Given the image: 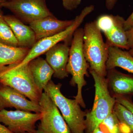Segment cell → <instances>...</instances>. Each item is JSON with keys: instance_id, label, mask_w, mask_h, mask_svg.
I'll list each match as a JSON object with an SVG mask.
<instances>
[{"instance_id": "obj_1", "label": "cell", "mask_w": 133, "mask_h": 133, "mask_svg": "<svg viewBox=\"0 0 133 133\" xmlns=\"http://www.w3.org/2000/svg\"><path fill=\"white\" fill-rule=\"evenodd\" d=\"M83 30V51L89 69L105 77L107 74L106 64L110 46L104 42L95 21L86 23Z\"/></svg>"}, {"instance_id": "obj_2", "label": "cell", "mask_w": 133, "mask_h": 133, "mask_svg": "<svg viewBox=\"0 0 133 133\" xmlns=\"http://www.w3.org/2000/svg\"><path fill=\"white\" fill-rule=\"evenodd\" d=\"M89 70L94 81L95 95L92 109L86 115V129L88 133L97 128L112 112L116 102L115 98L110 94L107 78L93 70Z\"/></svg>"}, {"instance_id": "obj_3", "label": "cell", "mask_w": 133, "mask_h": 133, "mask_svg": "<svg viewBox=\"0 0 133 133\" xmlns=\"http://www.w3.org/2000/svg\"><path fill=\"white\" fill-rule=\"evenodd\" d=\"M84 30L78 28L75 31L70 48L69 60L66 69L69 74L71 75V84L77 86V95L75 99L81 107L85 108L86 105L83 99L82 90L87 84L85 79L88 74V69L90 68L86 59L83 51Z\"/></svg>"}, {"instance_id": "obj_4", "label": "cell", "mask_w": 133, "mask_h": 133, "mask_svg": "<svg viewBox=\"0 0 133 133\" xmlns=\"http://www.w3.org/2000/svg\"><path fill=\"white\" fill-rule=\"evenodd\" d=\"M62 86L60 83L56 84L51 80L44 90L60 110L71 133H84L86 129L87 112L81 109L76 99H70L63 95L60 90Z\"/></svg>"}, {"instance_id": "obj_5", "label": "cell", "mask_w": 133, "mask_h": 133, "mask_svg": "<svg viewBox=\"0 0 133 133\" xmlns=\"http://www.w3.org/2000/svg\"><path fill=\"white\" fill-rule=\"evenodd\" d=\"M0 83L12 87L39 104L42 93L36 85L29 63L20 67L11 64L3 68L0 70Z\"/></svg>"}, {"instance_id": "obj_6", "label": "cell", "mask_w": 133, "mask_h": 133, "mask_svg": "<svg viewBox=\"0 0 133 133\" xmlns=\"http://www.w3.org/2000/svg\"><path fill=\"white\" fill-rule=\"evenodd\" d=\"M93 5L85 7L78 15L74 19V22L65 30L55 35L45 37L37 41L30 50L28 54L21 63L16 64V67H20L28 64L32 59L45 53L54 45L63 41H68L72 38L75 31L82 24L86 17L94 10Z\"/></svg>"}, {"instance_id": "obj_7", "label": "cell", "mask_w": 133, "mask_h": 133, "mask_svg": "<svg viewBox=\"0 0 133 133\" xmlns=\"http://www.w3.org/2000/svg\"><path fill=\"white\" fill-rule=\"evenodd\" d=\"M46 0H7L2 7L9 10L25 24L54 15L47 6Z\"/></svg>"}, {"instance_id": "obj_8", "label": "cell", "mask_w": 133, "mask_h": 133, "mask_svg": "<svg viewBox=\"0 0 133 133\" xmlns=\"http://www.w3.org/2000/svg\"><path fill=\"white\" fill-rule=\"evenodd\" d=\"M125 20L120 16L103 15L98 17L96 24L104 33L109 46L129 50L126 30L124 27Z\"/></svg>"}, {"instance_id": "obj_9", "label": "cell", "mask_w": 133, "mask_h": 133, "mask_svg": "<svg viewBox=\"0 0 133 133\" xmlns=\"http://www.w3.org/2000/svg\"><path fill=\"white\" fill-rule=\"evenodd\" d=\"M42 116L39 125L49 133H71L57 107L49 95L43 92L39 102Z\"/></svg>"}, {"instance_id": "obj_10", "label": "cell", "mask_w": 133, "mask_h": 133, "mask_svg": "<svg viewBox=\"0 0 133 133\" xmlns=\"http://www.w3.org/2000/svg\"><path fill=\"white\" fill-rule=\"evenodd\" d=\"M41 113H32L22 110L0 111V123L15 133H33L36 124L41 118Z\"/></svg>"}, {"instance_id": "obj_11", "label": "cell", "mask_w": 133, "mask_h": 133, "mask_svg": "<svg viewBox=\"0 0 133 133\" xmlns=\"http://www.w3.org/2000/svg\"><path fill=\"white\" fill-rule=\"evenodd\" d=\"M24 95L9 86L0 83V111L8 108L41 113L39 104L27 99Z\"/></svg>"}, {"instance_id": "obj_12", "label": "cell", "mask_w": 133, "mask_h": 133, "mask_svg": "<svg viewBox=\"0 0 133 133\" xmlns=\"http://www.w3.org/2000/svg\"><path fill=\"white\" fill-rule=\"evenodd\" d=\"M70 49L67 44L58 43L45 52V60L54 71L55 77L62 79L69 76L66 67Z\"/></svg>"}, {"instance_id": "obj_13", "label": "cell", "mask_w": 133, "mask_h": 133, "mask_svg": "<svg viewBox=\"0 0 133 133\" xmlns=\"http://www.w3.org/2000/svg\"><path fill=\"white\" fill-rule=\"evenodd\" d=\"M74 22L58 20L54 15L36 20L29 24L35 34L37 41L55 35L65 30Z\"/></svg>"}, {"instance_id": "obj_14", "label": "cell", "mask_w": 133, "mask_h": 133, "mask_svg": "<svg viewBox=\"0 0 133 133\" xmlns=\"http://www.w3.org/2000/svg\"><path fill=\"white\" fill-rule=\"evenodd\" d=\"M4 18L17 40L18 47L30 49L37 41L30 26H27L14 15H4Z\"/></svg>"}, {"instance_id": "obj_15", "label": "cell", "mask_w": 133, "mask_h": 133, "mask_svg": "<svg viewBox=\"0 0 133 133\" xmlns=\"http://www.w3.org/2000/svg\"><path fill=\"white\" fill-rule=\"evenodd\" d=\"M107 79L109 90L114 97L133 95V76L118 71L115 69L107 70Z\"/></svg>"}, {"instance_id": "obj_16", "label": "cell", "mask_w": 133, "mask_h": 133, "mask_svg": "<svg viewBox=\"0 0 133 133\" xmlns=\"http://www.w3.org/2000/svg\"><path fill=\"white\" fill-rule=\"evenodd\" d=\"M29 64L36 85L42 93L43 91L51 80L54 71L43 58H36L29 62Z\"/></svg>"}, {"instance_id": "obj_17", "label": "cell", "mask_w": 133, "mask_h": 133, "mask_svg": "<svg viewBox=\"0 0 133 133\" xmlns=\"http://www.w3.org/2000/svg\"><path fill=\"white\" fill-rule=\"evenodd\" d=\"M106 66L107 70L118 67L133 74V56L128 51L110 46Z\"/></svg>"}, {"instance_id": "obj_18", "label": "cell", "mask_w": 133, "mask_h": 133, "mask_svg": "<svg viewBox=\"0 0 133 133\" xmlns=\"http://www.w3.org/2000/svg\"><path fill=\"white\" fill-rule=\"evenodd\" d=\"M30 50L0 43V70L10 65L20 64L28 54Z\"/></svg>"}, {"instance_id": "obj_19", "label": "cell", "mask_w": 133, "mask_h": 133, "mask_svg": "<svg viewBox=\"0 0 133 133\" xmlns=\"http://www.w3.org/2000/svg\"><path fill=\"white\" fill-rule=\"evenodd\" d=\"M0 43L18 47V43L11 28L5 21L3 12L0 8Z\"/></svg>"}, {"instance_id": "obj_20", "label": "cell", "mask_w": 133, "mask_h": 133, "mask_svg": "<svg viewBox=\"0 0 133 133\" xmlns=\"http://www.w3.org/2000/svg\"><path fill=\"white\" fill-rule=\"evenodd\" d=\"M113 111L120 123L128 129L129 133H133V114L121 104L116 102Z\"/></svg>"}, {"instance_id": "obj_21", "label": "cell", "mask_w": 133, "mask_h": 133, "mask_svg": "<svg viewBox=\"0 0 133 133\" xmlns=\"http://www.w3.org/2000/svg\"><path fill=\"white\" fill-rule=\"evenodd\" d=\"M120 125V122L113 111L99 126L104 127V129H101L102 131L107 130V133H122Z\"/></svg>"}, {"instance_id": "obj_22", "label": "cell", "mask_w": 133, "mask_h": 133, "mask_svg": "<svg viewBox=\"0 0 133 133\" xmlns=\"http://www.w3.org/2000/svg\"><path fill=\"white\" fill-rule=\"evenodd\" d=\"M116 102L123 105L133 114V102L131 96H114Z\"/></svg>"}, {"instance_id": "obj_23", "label": "cell", "mask_w": 133, "mask_h": 133, "mask_svg": "<svg viewBox=\"0 0 133 133\" xmlns=\"http://www.w3.org/2000/svg\"><path fill=\"white\" fill-rule=\"evenodd\" d=\"M63 6L65 9L72 11L78 7L82 0H62Z\"/></svg>"}, {"instance_id": "obj_24", "label": "cell", "mask_w": 133, "mask_h": 133, "mask_svg": "<svg viewBox=\"0 0 133 133\" xmlns=\"http://www.w3.org/2000/svg\"><path fill=\"white\" fill-rule=\"evenodd\" d=\"M128 43L129 49L133 48V26L128 30H126Z\"/></svg>"}, {"instance_id": "obj_25", "label": "cell", "mask_w": 133, "mask_h": 133, "mask_svg": "<svg viewBox=\"0 0 133 133\" xmlns=\"http://www.w3.org/2000/svg\"><path fill=\"white\" fill-rule=\"evenodd\" d=\"M133 26V11L127 20H125L124 27L125 30L129 29Z\"/></svg>"}, {"instance_id": "obj_26", "label": "cell", "mask_w": 133, "mask_h": 133, "mask_svg": "<svg viewBox=\"0 0 133 133\" xmlns=\"http://www.w3.org/2000/svg\"><path fill=\"white\" fill-rule=\"evenodd\" d=\"M118 0H105L106 8L109 10L112 9L116 5Z\"/></svg>"}, {"instance_id": "obj_27", "label": "cell", "mask_w": 133, "mask_h": 133, "mask_svg": "<svg viewBox=\"0 0 133 133\" xmlns=\"http://www.w3.org/2000/svg\"><path fill=\"white\" fill-rule=\"evenodd\" d=\"M0 133H15L10 131L8 128L4 125L0 123Z\"/></svg>"}, {"instance_id": "obj_28", "label": "cell", "mask_w": 133, "mask_h": 133, "mask_svg": "<svg viewBox=\"0 0 133 133\" xmlns=\"http://www.w3.org/2000/svg\"><path fill=\"white\" fill-rule=\"evenodd\" d=\"M33 133H49L47 131L44 130L41 127V126L38 125L37 128L36 129L35 131Z\"/></svg>"}, {"instance_id": "obj_29", "label": "cell", "mask_w": 133, "mask_h": 133, "mask_svg": "<svg viewBox=\"0 0 133 133\" xmlns=\"http://www.w3.org/2000/svg\"><path fill=\"white\" fill-rule=\"evenodd\" d=\"M90 133H104V132L102 131V129H101L99 127L95 129L94 131Z\"/></svg>"}, {"instance_id": "obj_30", "label": "cell", "mask_w": 133, "mask_h": 133, "mask_svg": "<svg viewBox=\"0 0 133 133\" xmlns=\"http://www.w3.org/2000/svg\"><path fill=\"white\" fill-rule=\"evenodd\" d=\"M128 52H129L132 56H133V48H132V49H130L129 50Z\"/></svg>"}, {"instance_id": "obj_31", "label": "cell", "mask_w": 133, "mask_h": 133, "mask_svg": "<svg viewBox=\"0 0 133 133\" xmlns=\"http://www.w3.org/2000/svg\"><path fill=\"white\" fill-rule=\"evenodd\" d=\"M4 1V0H0V4H1V3Z\"/></svg>"}, {"instance_id": "obj_32", "label": "cell", "mask_w": 133, "mask_h": 133, "mask_svg": "<svg viewBox=\"0 0 133 133\" xmlns=\"http://www.w3.org/2000/svg\"><path fill=\"white\" fill-rule=\"evenodd\" d=\"M2 8L1 4H0V8Z\"/></svg>"}, {"instance_id": "obj_33", "label": "cell", "mask_w": 133, "mask_h": 133, "mask_svg": "<svg viewBox=\"0 0 133 133\" xmlns=\"http://www.w3.org/2000/svg\"><path fill=\"white\" fill-rule=\"evenodd\" d=\"M7 1V0H4V1Z\"/></svg>"}]
</instances>
